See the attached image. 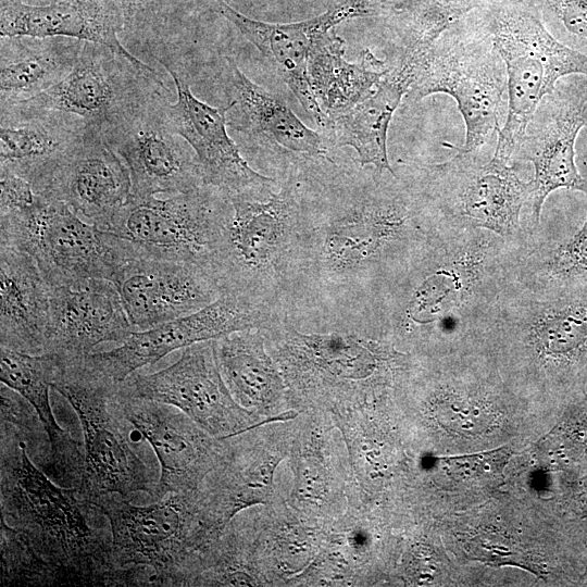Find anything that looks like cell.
Here are the masks:
<instances>
[{
	"instance_id": "6da1fadb",
	"label": "cell",
	"mask_w": 587,
	"mask_h": 587,
	"mask_svg": "<svg viewBox=\"0 0 587 587\" xmlns=\"http://www.w3.org/2000/svg\"><path fill=\"white\" fill-rule=\"evenodd\" d=\"M302 267L286 319L304 330L371 335L392 284L445 227L411 165L332 166L305 179Z\"/></svg>"
},
{
	"instance_id": "7a4b0ae2",
	"label": "cell",
	"mask_w": 587,
	"mask_h": 587,
	"mask_svg": "<svg viewBox=\"0 0 587 587\" xmlns=\"http://www.w3.org/2000/svg\"><path fill=\"white\" fill-rule=\"evenodd\" d=\"M525 242L482 228L444 227L386 292L373 315L371 334L422 355L472 342L482 319L510 282Z\"/></svg>"
},
{
	"instance_id": "3957f363",
	"label": "cell",
	"mask_w": 587,
	"mask_h": 587,
	"mask_svg": "<svg viewBox=\"0 0 587 587\" xmlns=\"http://www.w3.org/2000/svg\"><path fill=\"white\" fill-rule=\"evenodd\" d=\"M14 426L1 423V519L71 586H129L113 560L111 538L91 516L99 510L77 487H61L39 470Z\"/></svg>"
},
{
	"instance_id": "277c9868",
	"label": "cell",
	"mask_w": 587,
	"mask_h": 587,
	"mask_svg": "<svg viewBox=\"0 0 587 587\" xmlns=\"http://www.w3.org/2000/svg\"><path fill=\"white\" fill-rule=\"evenodd\" d=\"M229 198L211 261L222 292L287 316L299 282L307 229L305 179L289 176L266 199Z\"/></svg>"
},
{
	"instance_id": "5b68a950",
	"label": "cell",
	"mask_w": 587,
	"mask_h": 587,
	"mask_svg": "<svg viewBox=\"0 0 587 587\" xmlns=\"http://www.w3.org/2000/svg\"><path fill=\"white\" fill-rule=\"evenodd\" d=\"M261 330L290 408L299 412L330 414L369 404L401 380L413 361L388 340L358 330H304L286 317Z\"/></svg>"
},
{
	"instance_id": "8992f818",
	"label": "cell",
	"mask_w": 587,
	"mask_h": 587,
	"mask_svg": "<svg viewBox=\"0 0 587 587\" xmlns=\"http://www.w3.org/2000/svg\"><path fill=\"white\" fill-rule=\"evenodd\" d=\"M472 342L559 388L587 379V284L530 290L508 283Z\"/></svg>"
},
{
	"instance_id": "52a82bcc",
	"label": "cell",
	"mask_w": 587,
	"mask_h": 587,
	"mask_svg": "<svg viewBox=\"0 0 587 587\" xmlns=\"http://www.w3.org/2000/svg\"><path fill=\"white\" fill-rule=\"evenodd\" d=\"M90 503L109 522L115 565L148 570L152 586H195L224 529L201 488L168 494L148 505L133 504L118 495Z\"/></svg>"
},
{
	"instance_id": "ba28073f",
	"label": "cell",
	"mask_w": 587,
	"mask_h": 587,
	"mask_svg": "<svg viewBox=\"0 0 587 587\" xmlns=\"http://www.w3.org/2000/svg\"><path fill=\"white\" fill-rule=\"evenodd\" d=\"M447 93L465 124L461 151H477L502 127L508 77L491 35L474 10L448 26L419 60L407 99Z\"/></svg>"
},
{
	"instance_id": "9c48e42d",
	"label": "cell",
	"mask_w": 587,
	"mask_h": 587,
	"mask_svg": "<svg viewBox=\"0 0 587 587\" xmlns=\"http://www.w3.org/2000/svg\"><path fill=\"white\" fill-rule=\"evenodd\" d=\"M476 11L503 59L508 77V112L494 157L513 163L541 99L561 78L587 75V55L558 41L527 0H497Z\"/></svg>"
},
{
	"instance_id": "30bf717a",
	"label": "cell",
	"mask_w": 587,
	"mask_h": 587,
	"mask_svg": "<svg viewBox=\"0 0 587 587\" xmlns=\"http://www.w3.org/2000/svg\"><path fill=\"white\" fill-rule=\"evenodd\" d=\"M84 358L57 355L51 385L75 410L84 433L79 495L89 503L105 495L155 496L159 480L132 447L130 424L113 401L118 384L96 374Z\"/></svg>"
},
{
	"instance_id": "8fae6325",
	"label": "cell",
	"mask_w": 587,
	"mask_h": 587,
	"mask_svg": "<svg viewBox=\"0 0 587 587\" xmlns=\"http://www.w3.org/2000/svg\"><path fill=\"white\" fill-rule=\"evenodd\" d=\"M457 151L450 160L436 164L412 165L424 191L446 227L482 228L513 241H527L536 229L521 221L530 208L533 180H523L515 163L494 155L483 161L477 151Z\"/></svg>"
},
{
	"instance_id": "7c38bea8",
	"label": "cell",
	"mask_w": 587,
	"mask_h": 587,
	"mask_svg": "<svg viewBox=\"0 0 587 587\" xmlns=\"http://www.w3.org/2000/svg\"><path fill=\"white\" fill-rule=\"evenodd\" d=\"M0 214V243L28 253L49 286L88 278L114 282L137 254L132 243L83 221L58 199L38 195L32 207Z\"/></svg>"
},
{
	"instance_id": "4fadbf2b",
	"label": "cell",
	"mask_w": 587,
	"mask_h": 587,
	"mask_svg": "<svg viewBox=\"0 0 587 587\" xmlns=\"http://www.w3.org/2000/svg\"><path fill=\"white\" fill-rule=\"evenodd\" d=\"M228 210V196L207 185L161 199L130 196L107 232L128 241L141 254L211 273Z\"/></svg>"
},
{
	"instance_id": "5bb4252c",
	"label": "cell",
	"mask_w": 587,
	"mask_h": 587,
	"mask_svg": "<svg viewBox=\"0 0 587 587\" xmlns=\"http://www.w3.org/2000/svg\"><path fill=\"white\" fill-rule=\"evenodd\" d=\"M161 90L168 89L152 67H138L103 45L85 41L66 77L8 107L76 115L87 127L103 133Z\"/></svg>"
},
{
	"instance_id": "9a60e30c",
	"label": "cell",
	"mask_w": 587,
	"mask_h": 587,
	"mask_svg": "<svg viewBox=\"0 0 587 587\" xmlns=\"http://www.w3.org/2000/svg\"><path fill=\"white\" fill-rule=\"evenodd\" d=\"M115 394L175 407L216 438L275 422L234 399L217 366L212 340L184 348L175 363L155 373L130 374L117 385Z\"/></svg>"
},
{
	"instance_id": "2e32d148",
	"label": "cell",
	"mask_w": 587,
	"mask_h": 587,
	"mask_svg": "<svg viewBox=\"0 0 587 587\" xmlns=\"http://www.w3.org/2000/svg\"><path fill=\"white\" fill-rule=\"evenodd\" d=\"M587 125V75L561 78L539 102L529 120L513 163L534 166L529 220L537 229L546 198L557 189L587 193V176L576 164V141Z\"/></svg>"
},
{
	"instance_id": "e0dca14e",
	"label": "cell",
	"mask_w": 587,
	"mask_h": 587,
	"mask_svg": "<svg viewBox=\"0 0 587 587\" xmlns=\"http://www.w3.org/2000/svg\"><path fill=\"white\" fill-rule=\"evenodd\" d=\"M207 11L224 17L251 42L295 93L321 128L328 117L317 103L309 80V61L315 43L340 23L361 16H387L395 0H346L315 17L289 24L249 17L224 0H195Z\"/></svg>"
},
{
	"instance_id": "ac0fdd59",
	"label": "cell",
	"mask_w": 587,
	"mask_h": 587,
	"mask_svg": "<svg viewBox=\"0 0 587 587\" xmlns=\"http://www.w3.org/2000/svg\"><path fill=\"white\" fill-rule=\"evenodd\" d=\"M283 314L243 297L224 292L191 314L133 333L116 348L90 352L86 365L101 377L120 384L139 369L193 344L246 329H264Z\"/></svg>"
},
{
	"instance_id": "d6986e66",
	"label": "cell",
	"mask_w": 587,
	"mask_h": 587,
	"mask_svg": "<svg viewBox=\"0 0 587 587\" xmlns=\"http://www.w3.org/2000/svg\"><path fill=\"white\" fill-rule=\"evenodd\" d=\"M161 90L101 135L126 165L130 196L177 195L204 185L191 147L171 127Z\"/></svg>"
},
{
	"instance_id": "ffe728a7",
	"label": "cell",
	"mask_w": 587,
	"mask_h": 587,
	"mask_svg": "<svg viewBox=\"0 0 587 587\" xmlns=\"http://www.w3.org/2000/svg\"><path fill=\"white\" fill-rule=\"evenodd\" d=\"M171 74L177 100H166L165 112L172 129L193 150L204 185L228 197L266 199L280 182L251 167L227 133L229 104L216 108L196 98L187 80L168 63L160 60Z\"/></svg>"
},
{
	"instance_id": "44dd1931",
	"label": "cell",
	"mask_w": 587,
	"mask_h": 587,
	"mask_svg": "<svg viewBox=\"0 0 587 587\" xmlns=\"http://www.w3.org/2000/svg\"><path fill=\"white\" fill-rule=\"evenodd\" d=\"M130 426L152 447L160 463L155 496L193 491L222 462L227 438H216L175 407L114 394Z\"/></svg>"
},
{
	"instance_id": "7402d4cb",
	"label": "cell",
	"mask_w": 587,
	"mask_h": 587,
	"mask_svg": "<svg viewBox=\"0 0 587 587\" xmlns=\"http://www.w3.org/2000/svg\"><path fill=\"white\" fill-rule=\"evenodd\" d=\"M223 78L230 99L228 125L284 152L279 182L288 176L308 178L337 165L329 154L326 139L308 127L284 100L247 77L228 57Z\"/></svg>"
},
{
	"instance_id": "603a6c76",
	"label": "cell",
	"mask_w": 587,
	"mask_h": 587,
	"mask_svg": "<svg viewBox=\"0 0 587 587\" xmlns=\"http://www.w3.org/2000/svg\"><path fill=\"white\" fill-rule=\"evenodd\" d=\"M35 192L63 201L86 222L108 230L130 197L132 182L126 165L101 133L85 125Z\"/></svg>"
},
{
	"instance_id": "cb8c5ba5",
	"label": "cell",
	"mask_w": 587,
	"mask_h": 587,
	"mask_svg": "<svg viewBox=\"0 0 587 587\" xmlns=\"http://www.w3.org/2000/svg\"><path fill=\"white\" fill-rule=\"evenodd\" d=\"M113 283L136 332L199 311L223 294L209 271L138 251Z\"/></svg>"
},
{
	"instance_id": "d4e9b609",
	"label": "cell",
	"mask_w": 587,
	"mask_h": 587,
	"mask_svg": "<svg viewBox=\"0 0 587 587\" xmlns=\"http://www.w3.org/2000/svg\"><path fill=\"white\" fill-rule=\"evenodd\" d=\"M135 332L113 282L88 278L50 286L45 353L83 358L96 346L121 344Z\"/></svg>"
},
{
	"instance_id": "484cf974",
	"label": "cell",
	"mask_w": 587,
	"mask_h": 587,
	"mask_svg": "<svg viewBox=\"0 0 587 587\" xmlns=\"http://www.w3.org/2000/svg\"><path fill=\"white\" fill-rule=\"evenodd\" d=\"M0 36L66 37L103 45L133 64L151 68L120 41L125 17L116 0H60L41 5L0 0Z\"/></svg>"
},
{
	"instance_id": "4316f807",
	"label": "cell",
	"mask_w": 587,
	"mask_h": 587,
	"mask_svg": "<svg viewBox=\"0 0 587 587\" xmlns=\"http://www.w3.org/2000/svg\"><path fill=\"white\" fill-rule=\"evenodd\" d=\"M212 345L221 375L240 405L270 421L299 415L290 408L287 386L261 329L235 332Z\"/></svg>"
},
{
	"instance_id": "83f0119b",
	"label": "cell",
	"mask_w": 587,
	"mask_h": 587,
	"mask_svg": "<svg viewBox=\"0 0 587 587\" xmlns=\"http://www.w3.org/2000/svg\"><path fill=\"white\" fill-rule=\"evenodd\" d=\"M0 345L45 353L50 322V286L25 251L0 243Z\"/></svg>"
},
{
	"instance_id": "f1b7e54d",
	"label": "cell",
	"mask_w": 587,
	"mask_h": 587,
	"mask_svg": "<svg viewBox=\"0 0 587 587\" xmlns=\"http://www.w3.org/2000/svg\"><path fill=\"white\" fill-rule=\"evenodd\" d=\"M326 423L319 419L305 421L302 428L291 435L288 457L294 474V487L290 492V508L313 526L325 527L344 513L342 500L350 502L353 498L347 477L336 471L338 463L334 460L327 445Z\"/></svg>"
},
{
	"instance_id": "f546056e",
	"label": "cell",
	"mask_w": 587,
	"mask_h": 587,
	"mask_svg": "<svg viewBox=\"0 0 587 587\" xmlns=\"http://www.w3.org/2000/svg\"><path fill=\"white\" fill-rule=\"evenodd\" d=\"M388 73L373 92L353 108L328 118L325 130L333 147H351L361 166L395 172L387 153L388 128L412 84L415 63L389 61Z\"/></svg>"
},
{
	"instance_id": "4dcf8cb0",
	"label": "cell",
	"mask_w": 587,
	"mask_h": 587,
	"mask_svg": "<svg viewBox=\"0 0 587 587\" xmlns=\"http://www.w3.org/2000/svg\"><path fill=\"white\" fill-rule=\"evenodd\" d=\"M64 115L1 108L0 166L25 177L35 190L84 132L80 118Z\"/></svg>"
},
{
	"instance_id": "1f68e13d",
	"label": "cell",
	"mask_w": 587,
	"mask_h": 587,
	"mask_svg": "<svg viewBox=\"0 0 587 587\" xmlns=\"http://www.w3.org/2000/svg\"><path fill=\"white\" fill-rule=\"evenodd\" d=\"M1 383L23 396L37 413L48 435L50 458L48 472L67 487L78 486L84 451L70 433L55 421L49 401L58 360L54 354H29L1 347Z\"/></svg>"
},
{
	"instance_id": "d6a6232c",
	"label": "cell",
	"mask_w": 587,
	"mask_h": 587,
	"mask_svg": "<svg viewBox=\"0 0 587 587\" xmlns=\"http://www.w3.org/2000/svg\"><path fill=\"white\" fill-rule=\"evenodd\" d=\"M85 41L66 37H1V108L27 100L61 82Z\"/></svg>"
},
{
	"instance_id": "836d02e7",
	"label": "cell",
	"mask_w": 587,
	"mask_h": 587,
	"mask_svg": "<svg viewBox=\"0 0 587 587\" xmlns=\"http://www.w3.org/2000/svg\"><path fill=\"white\" fill-rule=\"evenodd\" d=\"M345 40L334 29L315 43L309 61L312 92L326 116L338 115L369 97L391 67L370 49L359 61L345 58Z\"/></svg>"
},
{
	"instance_id": "e575fe53",
	"label": "cell",
	"mask_w": 587,
	"mask_h": 587,
	"mask_svg": "<svg viewBox=\"0 0 587 587\" xmlns=\"http://www.w3.org/2000/svg\"><path fill=\"white\" fill-rule=\"evenodd\" d=\"M530 290H558L587 284V216L570 238L540 241L536 235L522 246L510 282Z\"/></svg>"
},
{
	"instance_id": "d590c367",
	"label": "cell",
	"mask_w": 587,
	"mask_h": 587,
	"mask_svg": "<svg viewBox=\"0 0 587 587\" xmlns=\"http://www.w3.org/2000/svg\"><path fill=\"white\" fill-rule=\"evenodd\" d=\"M495 1L403 0L384 18L386 34L394 47L388 60L403 59L417 63L448 26Z\"/></svg>"
},
{
	"instance_id": "8d00e7d4",
	"label": "cell",
	"mask_w": 587,
	"mask_h": 587,
	"mask_svg": "<svg viewBox=\"0 0 587 587\" xmlns=\"http://www.w3.org/2000/svg\"><path fill=\"white\" fill-rule=\"evenodd\" d=\"M1 586H64L61 573L1 519Z\"/></svg>"
},
{
	"instance_id": "74e56055",
	"label": "cell",
	"mask_w": 587,
	"mask_h": 587,
	"mask_svg": "<svg viewBox=\"0 0 587 587\" xmlns=\"http://www.w3.org/2000/svg\"><path fill=\"white\" fill-rule=\"evenodd\" d=\"M527 1L558 41L587 55V0Z\"/></svg>"
},
{
	"instance_id": "f35d334b",
	"label": "cell",
	"mask_w": 587,
	"mask_h": 587,
	"mask_svg": "<svg viewBox=\"0 0 587 587\" xmlns=\"http://www.w3.org/2000/svg\"><path fill=\"white\" fill-rule=\"evenodd\" d=\"M509 452L496 450L482 454L445 459L448 473L453 477L469 480H483L498 475L507 460Z\"/></svg>"
},
{
	"instance_id": "ab89813d",
	"label": "cell",
	"mask_w": 587,
	"mask_h": 587,
	"mask_svg": "<svg viewBox=\"0 0 587 587\" xmlns=\"http://www.w3.org/2000/svg\"><path fill=\"white\" fill-rule=\"evenodd\" d=\"M0 213L27 209L38 198L25 177L5 166H0Z\"/></svg>"
},
{
	"instance_id": "60d3db41",
	"label": "cell",
	"mask_w": 587,
	"mask_h": 587,
	"mask_svg": "<svg viewBox=\"0 0 587 587\" xmlns=\"http://www.w3.org/2000/svg\"><path fill=\"white\" fill-rule=\"evenodd\" d=\"M28 401L17 391L1 383V423L10 424L18 430L36 433L34 429L36 411H30Z\"/></svg>"
},
{
	"instance_id": "b9f144b4",
	"label": "cell",
	"mask_w": 587,
	"mask_h": 587,
	"mask_svg": "<svg viewBox=\"0 0 587 587\" xmlns=\"http://www.w3.org/2000/svg\"><path fill=\"white\" fill-rule=\"evenodd\" d=\"M157 0H116L123 11L125 21L150 8Z\"/></svg>"
},
{
	"instance_id": "7bdbcfd3",
	"label": "cell",
	"mask_w": 587,
	"mask_h": 587,
	"mask_svg": "<svg viewBox=\"0 0 587 587\" xmlns=\"http://www.w3.org/2000/svg\"><path fill=\"white\" fill-rule=\"evenodd\" d=\"M576 157L586 171L587 176V125L580 130L576 141Z\"/></svg>"
},
{
	"instance_id": "ee69618b",
	"label": "cell",
	"mask_w": 587,
	"mask_h": 587,
	"mask_svg": "<svg viewBox=\"0 0 587 587\" xmlns=\"http://www.w3.org/2000/svg\"><path fill=\"white\" fill-rule=\"evenodd\" d=\"M43 2H47V3H51V2H55V1H60V0H41Z\"/></svg>"
},
{
	"instance_id": "f6af8a7d",
	"label": "cell",
	"mask_w": 587,
	"mask_h": 587,
	"mask_svg": "<svg viewBox=\"0 0 587 587\" xmlns=\"http://www.w3.org/2000/svg\"><path fill=\"white\" fill-rule=\"evenodd\" d=\"M510 1H523V0H510Z\"/></svg>"
}]
</instances>
